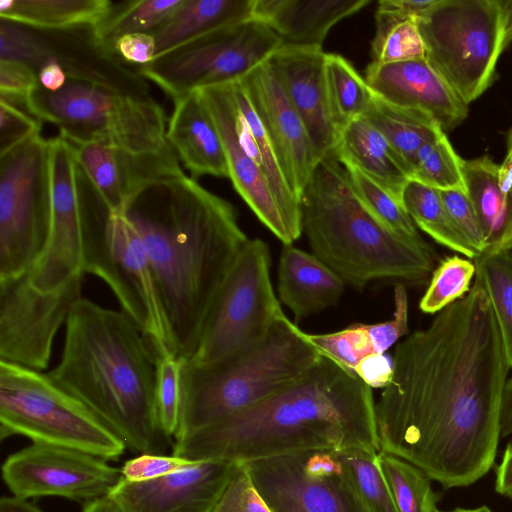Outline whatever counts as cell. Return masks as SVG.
I'll return each mask as SVG.
<instances>
[{
	"label": "cell",
	"instance_id": "obj_56",
	"mask_svg": "<svg viewBox=\"0 0 512 512\" xmlns=\"http://www.w3.org/2000/svg\"><path fill=\"white\" fill-rule=\"evenodd\" d=\"M498 185L502 192H512V144L507 145V153L498 167Z\"/></svg>",
	"mask_w": 512,
	"mask_h": 512
},
{
	"label": "cell",
	"instance_id": "obj_49",
	"mask_svg": "<svg viewBox=\"0 0 512 512\" xmlns=\"http://www.w3.org/2000/svg\"><path fill=\"white\" fill-rule=\"evenodd\" d=\"M393 317L385 322L367 324L375 353H385L397 340L408 334V295L403 284L394 286Z\"/></svg>",
	"mask_w": 512,
	"mask_h": 512
},
{
	"label": "cell",
	"instance_id": "obj_34",
	"mask_svg": "<svg viewBox=\"0 0 512 512\" xmlns=\"http://www.w3.org/2000/svg\"><path fill=\"white\" fill-rule=\"evenodd\" d=\"M182 0H129L113 3L108 14L94 26L100 43L114 52L123 36L137 33L152 35ZM115 53V52H114Z\"/></svg>",
	"mask_w": 512,
	"mask_h": 512
},
{
	"label": "cell",
	"instance_id": "obj_12",
	"mask_svg": "<svg viewBox=\"0 0 512 512\" xmlns=\"http://www.w3.org/2000/svg\"><path fill=\"white\" fill-rule=\"evenodd\" d=\"M49 140L33 136L0 156V280L29 273L50 229Z\"/></svg>",
	"mask_w": 512,
	"mask_h": 512
},
{
	"label": "cell",
	"instance_id": "obj_10",
	"mask_svg": "<svg viewBox=\"0 0 512 512\" xmlns=\"http://www.w3.org/2000/svg\"><path fill=\"white\" fill-rule=\"evenodd\" d=\"M282 46L264 22L234 23L156 56L137 72L173 100L193 91L234 82L267 61Z\"/></svg>",
	"mask_w": 512,
	"mask_h": 512
},
{
	"label": "cell",
	"instance_id": "obj_40",
	"mask_svg": "<svg viewBox=\"0 0 512 512\" xmlns=\"http://www.w3.org/2000/svg\"><path fill=\"white\" fill-rule=\"evenodd\" d=\"M462 162L444 133L419 149L411 179L437 190L466 191Z\"/></svg>",
	"mask_w": 512,
	"mask_h": 512
},
{
	"label": "cell",
	"instance_id": "obj_2",
	"mask_svg": "<svg viewBox=\"0 0 512 512\" xmlns=\"http://www.w3.org/2000/svg\"><path fill=\"white\" fill-rule=\"evenodd\" d=\"M121 213L144 243L176 355L186 361L249 239L234 206L185 173L145 187Z\"/></svg>",
	"mask_w": 512,
	"mask_h": 512
},
{
	"label": "cell",
	"instance_id": "obj_57",
	"mask_svg": "<svg viewBox=\"0 0 512 512\" xmlns=\"http://www.w3.org/2000/svg\"><path fill=\"white\" fill-rule=\"evenodd\" d=\"M0 512H44L28 499L16 496H3L0 500Z\"/></svg>",
	"mask_w": 512,
	"mask_h": 512
},
{
	"label": "cell",
	"instance_id": "obj_36",
	"mask_svg": "<svg viewBox=\"0 0 512 512\" xmlns=\"http://www.w3.org/2000/svg\"><path fill=\"white\" fill-rule=\"evenodd\" d=\"M325 74L333 117L341 130L368 109L374 92L343 56L326 53Z\"/></svg>",
	"mask_w": 512,
	"mask_h": 512
},
{
	"label": "cell",
	"instance_id": "obj_61",
	"mask_svg": "<svg viewBox=\"0 0 512 512\" xmlns=\"http://www.w3.org/2000/svg\"><path fill=\"white\" fill-rule=\"evenodd\" d=\"M506 144L507 145H511L512 144V127L509 130V132H508Z\"/></svg>",
	"mask_w": 512,
	"mask_h": 512
},
{
	"label": "cell",
	"instance_id": "obj_55",
	"mask_svg": "<svg viewBox=\"0 0 512 512\" xmlns=\"http://www.w3.org/2000/svg\"><path fill=\"white\" fill-rule=\"evenodd\" d=\"M510 435H512V376L505 385L501 416V436Z\"/></svg>",
	"mask_w": 512,
	"mask_h": 512
},
{
	"label": "cell",
	"instance_id": "obj_6",
	"mask_svg": "<svg viewBox=\"0 0 512 512\" xmlns=\"http://www.w3.org/2000/svg\"><path fill=\"white\" fill-rule=\"evenodd\" d=\"M321 354L285 314L249 346L206 364L183 361L175 440L262 401L309 369Z\"/></svg>",
	"mask_w": 512,
	"mask_h": 512
},
{
	"label": "cell",
	"instance_id": "obj_60",
	"mask_svg": "<svg viewBox=\"0 0 512 512\" xmlns=\"http://www.w3.org/2000/svg\"><path fill=\"white\" fill-rule=\"evenodd\" d=\"M437 512H493L488 506L483 505L476 508H455L449 511L437 510Z\"/></svg>",
	"mask_w": 512,
	"mask_h": 512
},
{
	"label": "cell",
	"instance_id": "obj_18",
	"mask_svg": "<svg viewBox=\"0 0 512 512\" xmlns=\"http://www.w3.org/2000/svg\"><path fill=\"white\" fill-rule=\"evenodd\" d=\"M108 238L120 282L117 301L142 333L153 357L176 355L144 243L123 213H110ZM177 356V355H176Z\"/></svg>",
	"mask_w": 512,
	"mask_h": 512
},
{
	"label": "cell",
	"instance_id": "obj_39",
	"mask_svg": "<svg viewBox=\"0 0 512 512\" xmlns=\"http://www.w3.org/2000/svg\"><path fill=\"white\" fill-rule=\"evenodd\" d=\"M377 454L362 450L338 452L344 482L357 512H399L376 466Z\"/></svg>",
	"mask_w": 512,
	"mask_h": 512
},
{
	"label": "cell",
	"instance_id": "obj_51",
	"mask_svg": "<svg viewBox=\"0 0 512 512\" xmlns=\"http://www.w3.org/2000/svg\"><path fill=\"white\" fill-rule=\"evenodd\" d=\"M118 57L130 65L143 66L156 56V46L152 35L145 33L130 34L121 37L114 46Z\"/></svg>",
	"mask_w": 512,
	"mask_h": 512
},
{
	"label": "cell",
	"instance_id": "obj_23",
	"mask_svg": "<svg viewBox=\"0 0 512 512\" xmlns=\"http://www.w3.org/2000/svg\"><path fill=\"white\" fill-rule=\"evenodd\" d=\"M198 91L220 133L227 158L229 179L235 190L266 228L284 245H292L297 239L285 220L263 170L238 141L231 83Z\"/></svg>",
	"mask_w": 512,
	"mask_h": 512
},
{
	"label": "cell",
	"instance_id": "obj_38",
	"mask_svg": "<svg viewBox=\"0 0 512 512\" xmlns=\"http://www.w3.org/2000/svg\"><path fill=\"white\" fill-rule=\"evenodd\" d=\"M375 24L371 44L373 62L385 64L425 59V44L416 20L379 3Z\"/></svg>",
	"mask_w": 512,
	"mask_h": 512
},
{
	"label": "cell",
	"instance_id": "obj_33",
	"mask_svg": "<svg viewBox=\"0 0 512 512\" xmlns=\"http://www.w3.org/2000/svg\"><path fill=\"white\" fill-rule=\"evenodd\" d=\"M401 201L415 225L436 242L469 259L478 256L451 221L437 189L409 179Z\"/></svg>",
	"mask_w": 512,
	"mask_h": 512
},
{
	"label": "cell",
	"instance_id": "obj_52",
	"mask_svg": "<svg viewBox=\"0 0 512 512\" xmlns=\"http://www.w3.org/2000/svg\"><path fill=\"white\" fill-rule=\"evenodd\" d=\"M354 373L370 388L384 389L393 377V359L385 353H371L359 361Z\"/></svg>",
	"mask_w": 512,
	"mask_h": 512
},
{
	"label": "cell",
	"instance_id": "obj_53",
	"mask_svg": "<svg viewBox=\"0 0 512 512\" xmlns=\"http://www.w3.org/2000/svg\"><path fill=\"white\" fill-rule=\"evenodd\" d=\"M495 490L512 499V442L507 445L496 469Z\"/></svg>",
	"mask_w": 512,
	"mask_h": 512
},
{
	"label": "cell",
	"instance_id": "obj_41",
	"mask_svg": "<svg viewBox=\"0 0 512 512\" xmlns=\"http://www.w3.org/2000/svg\"><path fill=\"white\" fill-rule=\"evenodd\" d=\"M352 187L367 211L391 231L413 239H422L403 205L357 168L343 164Z\"/></svg>",
	"mask_w": 512,
	"mask_h": 512
},
{
	"label": "cell",
	"instance_id": "obj_20",
	"mask_svg": "<svg viewBox=\"0 0 512 512\" xmlns=\"http://www.w3.org/2000/svg\"><path fill=\"white\" fill-rule=\"evenodd\" d=\"M240 80L268 132L289 187L301 201L319 161L300 116L268 60Z\"/></svg>",
	"mask_w": 512,
	"mask_h": 512
},
{
	"label": "cell",
	"instance_id": "obj_24",
	"mask_svg": "<svg viewBox=\"0 0 512 512\" xmlns=\"http://www.w3.org/2000/svg\"><path fill=\"white\" fill-rule=\"evenodd\" d=\"M371 90L384 100L422 111L450 131L468 115L466 105L426 59L380 64L365 69Z\"/></svg>",
	"mask_w": 512,
	"mask_h": 512
},
{
	"label": "cell",
	"instance_id": "obj_59",
	"mask_svg": "<svg viewBox=\"0 0 512 512\" xmlns=\"http://www.w3.org/2000/svg\"><path fill=\"white\" fill-rule=\"evenodd\" d=\"M84 504L82 512H122L108 495Z\"/></svg>",
	"mask_w": 512,
	"mask_h": 512
},
{
	"label": "cell",
	"instance_id": "obj_44",
	"mask_svg": "<svg viewBox=\"0 0 512 512\" xmlns=\"http://www.w3.org/2000/svg\"><path fill=\"white\" fill-rule=\"evenodd\" d=\"M306 336L321 355L353 373L362 358L375 353L367 324L354 323L337 332Z\"/></svg>",
	"mask_w": 512,
	"mask_h": 512
},
{
	"label": "cell",
	"instance_id": "obj_22",
	"mask_svg": "<svg viewBox=\"0 0 512 512\" xmlns=\"http://www.w3.org/2000/svg\"><path fill=\"white\" fill-rule=\"evenodd\" d=\"M325 56L320 47L282 45L268 59L319 162L334 153L340 135L328 96Z\"/></svg>",
	"mask_w": 512,
	"mask_h": 512
},
{
	"label": "cell",
	"instance_id": "obj_21",
	"mask_svg": "<svg viewBox=\"0 0 512 512\" xmlns=\"http://www.w3.org/2000/svg\"><path fill=\"white\" fill-rule=\"evenodd\" d=\"M77 163L112 213L150 184L184 174L171 146L157 151L133 152L101 144H72Z\"/></svg>",
	"mask_w": 512,
	"mask_h": 512
},
{
	"label": "cell",
	"instance_id": "obj_58",
	"mask_svg": "<svg viewBox=\"0 0 512 512\" xmlns=\"http://www.w3.org/2000/svg\"><path fill=\"white\" fill-rule=\"evenodd\" d=\"M503 30L504 50L512 42V0H497Z\"/></svg>",
	"mask_w": 512,
	"mask_h": 512
},
{
	"label": "cell",
	"instance_id": "obj_14",
	"mask_svg": "<svg viewBox=\"0 0 512 512\" xmlns=\"http://www.w3.org/2000/svg\"><path fill=\"white\" fill-rule=\"evenodd\" d=\"M83 278L50 292L35 289L28 273L0 280V360L45 370L58 330L82 297Z\"/></svg>",
	"mask_w": 512,
	"mask_h": 512
},
{
	"label": "cell",
	"instance_id": "obj_45",
	"mask_svg": "<svg viewBox=\"0 0 512 512\" xmlns=\"http://www.w3.org/2000/svg\"><path fill=\"white\" fill-rule=\"evenodd\" d=\"M210 512H272L245 466L237 462L235 470L220 498Z\"/></svg>",
	"mask_w": 512,
	"mask_h": 512
},
{
	"label": "cell",
	"instance_id": "obj_3",
	"mask_svg": "<svg viewBox=\"0 0 512 512\" xmlns=\"http://www.w3.org/2000/svg\"><path fill=\"white\" fill-rule=\"evenodd\" d=\"M375 404L372 388L321 355L262 401L174 440L172 454L231 462L312 450L377 454Z\"/></svg>",
	"mask_w": 512,
	"mask_h": 512
},
{
	"label": "cell",
	"instance_id": "obj_27",
	"mask_svg": "<svg viewBox=\"0 0 512 512\" xmlns=\"http://www.w3.org/2000/svg\"><path fill=\"white\" fill-rule=\"evenodd\" d=\"M345 282L314 254L284 245L278 265V294L296 319L338 303Z\"/></svg>",
	"mask_w": 512,
	"mask_h": 512
},
{
	"label": "cell",
	"instance_id": "obj_30",
	"mask_svg": "<svg viewBox=\"0 0 512 512\" xmlns=\"http://www.w3.org/2000/svg\"><path fill=\"white\" fill-rule=\"evenodd\" d=\"M253 5L254 0H182L152 34L156 56L219 28L253 18Z\"/></svg>",
	"mask_w": 512,
	"mask_h": 512
},
{
	"label": "cell",
	"instance_id": "obj_47",
	"mask_svg": "<svg viewBox=\"0 0 512 512\" xmlns=\"http://www.w3.org/2000/svg\"><path fill=\"white\" fill-rule=\"evenodd\" d=\"M444 207L461 235L478 255L485 249L484 238L473 205L466 191L438 190Z\"/></svg>",
	"mask_w": 512,
	"mask_h": 512
},
{
	"label": "cell",
	"instance_id": "obj_50",
	"mask_svg": "<svg viewBox=\"0 0 512 512\" xmlns=\"http://www.w3.org/2000/svg\"><path fill=\"white\" fill-rule=\"evenodd\" d=\"M38 86V76L29 66L17 61L0 60L1 100L24 108L28 96Z\"/></svg>",
	"mask_w": 512,
	"mask_h": 512
},
{
	"label": "cell",
	"instance_id": "obj_15",
	"mask_svg": "<svg viewBox=\"0 0 512 512\" xmlns=\"http://www.w3.org/2000/svg\"><path fill=\"white\" fill-rule=\"evenodd\" d=\"M239 463L272 512H357L338 452L301 451Z\"/></svg>",
	"mask_w": 512,
	"mask_h": 512
},
{
	"label": "cell",
	"instance_id": "obj_43",
	"mask_svg": "<svg viewBox=\"0 0 512 512\" xmlns=\"http://www.w3.org/2000/svg\"><path fill=\"white\" fill-rule=\"evenodd\" d=\"M183 360L176 355L156 359L155 405L160 428L168 440L178 431Z\"/></svg>",
	"mask_w": 512,
	"mask_h": 512
},
{
	"label": "cell",
	"instance_id": "obj_9",
	"mask_svg": "<svg viewBox=\"0 0 512 512\" xmlns=\"http://www.w3.org/2000/svg\"><path fill=\"white\" fill-rule=\"evenodd\" d=\"M416 22L429 65L466 105L480 97L504 51L497 0H438Z\"/></svg>",
	"mask_w": 512,
	"mask_h": 512
},
{
	"label": "cell",
	"instance_id": "obj_29",
	"mask_svg": "<svg viewBox=\"0 0 512 512\" xmlns=\"http://www.w3.org/2000/svg\"><path fill=\"white\" fill-rule=\"evenodd\" d=\"M498 167L488 155L462 162L466 192L484 238L483 252L512 250V192L500 189Z\"/></svg>",
	"mask_w": 512,
	"mask_h": 512
},
{
	"label": "cell",
	"instance_id": "obj_46",
	"mask_svg": "<svg viewBox=\"0 0 512 512\" xmlns=\"http://www.w3.org/2000/svg\"><path fill=\"white\" fill-rule=\"evenodd\" d=\"M41 121L24 108L0 99V156L40 134Z\"/></svg>",
	"mask_w": 512,
	"mask_h": 512
},
{
	"label": "cell",
	"instance_id": "obj_31",
	"mask_svg": "<svg viewBox=\"0 0 512 512\" xmlns=\"http://www.w3.org/2000/svg\"><path fill=\"white\" fill-rule=\"evenodd\" d=\"M361 117L388 141L402 160L410 179L419 149L445 133L426 113L392 104L375 93Z\"/></svg>",
	"mask_w": 512,
	"mask_h": 512
},
{
	"label": "cell",
	"instance_id": "obj_17",
	"mask_svg": "<svg viewBox=\"0 0 512 512\" xmlns=\"http://www.w3.org/2000/svg\"><path fill=\"white\" fill-rule=\"evenodd\" d=\"M2 478L16 497L53 496L87 503L107 496L123 476L100 457L33 442L6 458Z\"/></svg>",
	"mask_w": 512,
	"mask_h": 512
},
{
	"label": "cell",
	"instance_id": "obj_13",
	"mask_svg": "<svg viewBox=\"0 0 512 512\" xmlns=\"http://www.w3.org/2000/svg\"><path fill=\"white\" fill-rule=\"evenodd\" d=\"M0 60L23 63L36 74L54 62L69 80L150 97L145 78L100 43L94 26L43 30L0 19Z\"/></svg>",
	"mask_w": 512,
	"mask_h": 512
},
{
	"label": "cell",
	"instance_id": "obj_37",
	"mask_svg": "<svg viewBox=\"0 0 512 512\" xmlns=\"http://www.w3.org/2000/svg\"><path fill=\"white\" fill-rule=\"evenodd\" d=\"M498 324L507 362L512 368V250L485 251L474 259Z\"/></svg>",
	"mask_w": 512,
	"mask_h": 512
},
{
	"label": "cell",
	"instance_id": "obj_26",
	"mask_svg": "<svg viewBox=\"0 0 512 512\" xmlns=\"http://www.w3.org/2000/svg\"><path fill=\"white\" fill-rule=\"evenodd\" d=\"M371 0H254L253 17L267 24L282 45L320 47L330 29Z\"/></svg>",
	"mask_w": 512,
	"mask_h": 512
},
{
	"label": "cell",
	"instance_id": "obj_19",
	"mask_svg": "<svg viewBox=\"0 0 512 512\" xmlns=\"http://www.w3.org/2000/svg\"><path fill=\"white\" fill-rule=\"evenodd\" d=\"M236 465L225 460L196 461L148 481L122 478L108 496L122 512H210Z\"/></svg>",
	"mask_w": 512,
	"mask_h": 512
},
{
	"label": "cell",
	"instance_id": "obj_5",
	"mask_svg": "<svg viewBox=\"0 0 512 512\" xmlns=\"http://www.w3.org/2000/svg\"><path fill=\"white\" fill-rule=\"evenodd\" d=\"M301 215L312 254L354 287L381 279L423 282L436 268L423 239L399 235L367 211L335 153L317 164L301 194Z\"/></svg>",
	"mask_w": 512,
	"mask_h": 512
},
{
	"label": "cell",
	"instance_id": "obj_11",
	"mask_svg": "<svg viewBox=\"0 0 512 512\" xmlns=\"http://www.w3.org/2000/svg\"><path fill=\"white\" fill-rule=\"evenodd\" d=\"M270 252L261 239H249L222 283L196 347L186 360L206 364L263 337L284 312L270 276Z\"/></svg>",
	"mask_w": 512,
	"mask_h": 512
},
{
	"label": "cell",
	"instance_id": "obj_32",
	"mask_svg": "<svg viewBox=\"0 0 512 512\" xmlns=\"http://www.w3.org/2000/svg\"><path fill=\"white\" fill-rule=\"evenodd\" d=\"M112 4L109 0H1L0 19L43 30L95 26Z\"/></svg>",
	"mask_w": 512,
	"mask_h": 512
},
{
	"label": "cell",
	"instance_id": "obj_48",
	"mask_svg": "<svg viewBox=\"0 0 512 512\" xmlns=\"http://www.w3.org/2000/svg\"><path fill=\"white\" fill-rule=\"evenodd\" d=\"M196 461L177 455L143 453L125 461L120 468L124 479L131 482L160 478L186 468Z\"/></svg>",
	"mask_w": 512,
	"mask_h": 512
},
{
	"label": "cell",
	"instance_id": "obj_25",
	"mask_svg": "<svg viewBox=\"0 0 512 512\" xmlns=\"http://www.w3.org/2000/svg\"><path fill=\"white\" fill-rule=\"evenodd\" d=\"M173 102L166 138L190 177L196 181L204 175L229 178L220 133L199 91Z\"/></svg>",
	"mask_w": 512,
	"mask_h": 512
},
{
	"label": "cell",
	"instance_id": "obj_1",
	"mask_svg": "<svg viewBox=\"0 0 512 512\" xmlns=\"http://www.w3.org/2000/svg\"><path fill=\"white\" fill-rule=\"evenodd\" d=\"M393 377L375 404L380 451L443 488L466 487L495 463L510 369L481 278L410 334L393 354Z\"/></svg>",
	"mask_w": 512,
	"mask_h": 512
},
{
	"label": "cell",
	"instance_id": "obj_28",
	"mask_svg": "<svg viewBox=\"0 0 512 512\" xmlns=\"http://www.w3.org/2000/svg\"><path fill=\"white\" fill-rule=\"evenodd\" d=\"M334 153L342 164L357 168L402 204L409 174L388 141L364 118L341 130Z\"/></svg>",
	"mask_w": 512,
	"mask_h": 512
},
{
	"label": "cell",
	"instance_id": "obj_8",
	"mask_svg": "<svg viewBox=\"0 0 512 512\" xmlns=\"http://www.w3.org/2000/svg\"><path fill=\"white\" fill-rule=\"evenodd\" d=\"M1 439L21 435L34 443L118 459L123 440L78 399L42 371L0 360Z\"/></svg>",
	"mask_w": 512,
	"mask_h": 512
},
{
	"label": "cell",
	"instance_id": "obj_54",
	"mask_svg": "<svg viewBox=\"0 0 512 512\" xmlns=\"http://www.w3.org/2000/svg\"><path fill=\"white\" fill-rule=\"evenodd\" d=\"M39 85L48 91H58L67 82L63 69L54 62H47L37 73Z\"/></svg>",
	"mask_w": 512,
	"mask_h": 512
},
{
	"label": "cell",
	"instance_id": "obj_42",
	"mask_svg": "<svg viewBox=\"0 0 512 512\" xmlns=\"http://www.w3.org/2000/svg\"><path fill=\"white\" fill-rule=\"evenodd\" d=\"M476 267L470 259L457 255L446 257L432 273L430 284L421 298V311L437 313L464 297L470 290Z\"/></svg>",
	"mask_w": 512,
	"mask_h": 512
},
{
	"label": "cell",
	"instance_id": "obj_4",
	"mask_svg": "<svg viewBox=\"0 0 512 512\" xmlns=\"http://www.w3.org/2000/svg\"><path fill=\"white\" fill-rule=\"evenodd\" d=\"M60 361L48 375L113 430L133 452L165 451L156 412V360L122 310L81 297L65 323Z\"/></svg>",
	"mask_w": 512,
	"mask_h": 512
},
{
	"label": "cell",
	"instance_id": "obj_35",
	"mask_svg": "<svg viewBox=\"0 0 512 512\" xmlns=\"http://www.w3.org/2000/svg\"><path fill=\"white\" fill-rule=\"evenodd\" d=\"M375 462L399 512H437L439 495L425 472L383 451L375 456Z\"/></svg>",
	"mask_w": 512,
	"mask_h": 512
},
{
	"label": "cell",
	"instance_id": "obj_7",
	"mask_svg": "<svg viewBox=\"0 0 512 512\" xmlns=\"http://www.w3.org/2000/svg\"><path fill=\"white\" fill-rule=\"evenodd\" d=\"M25 108L40 121L56 125L71 144L101 143L133 152L170 146L165 112L151 96L68 79L55 92L39 85Z\"/></svg>",
	"mask_w": 512,
	"mask_h": 512
},
{
	"label": "cell",
	"instance_id": "obj_16",
	"mask_svg": "<svg viewBox=\"0 0 512 512\" xmlns=\"http://www.w3.org/2000/svg\"><path fill=\"white\" fill-rule=\"evenodd\" d=\"M49 140L50 229L40 257L28 273L41 291L57 290L84 276V217L78 163L72 144L60 134Z\"/></svg>",
	"mask_w": 512,
	"mask_h": 512
}]
</instances>
